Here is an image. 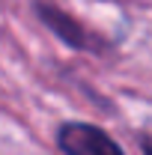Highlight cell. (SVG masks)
Listing matches in <instances>:
<instances>
[{"label":"cell","instance_id":"6da1fadb","mask_svg":"<svg viewBox=\"0 0 152 155\" xmlns=\"http://www.w3.org/2000/svg\"><path fill=\"white\" fill-rule=\"evenodd\" d=\"M57 146L66 155H125L111 134L87 122H66L57 131Z\"/></svg>","mask_w":152,"mask_h":155},{"label":"cell","instance_id":"7a4b0ae2","mask_svg":"<svg viewBox=\"0 0 152 155\" xmlns=\"http://www.w3.org/2000/svg\"><path fill=\"white\" fill-rule=\"evenodd\" d=\"M36 12L45 18V24H48V27H54V33H57L63 42H69L72 48H93V36H90L78 21H72L66 12L54 9L51 3H39Z\"/></svg>","mask_w":152,"mask_h":155},{"label":"cell","instance_id":"3957f363","mask_svg":"<svg viewBox=\"0 0 152 155\" xmlns=\"http://www.w3.org/2000/svg\"><path fill=\"white\" fill-rule=\"evenodd\" d=\"M140 146H143V155H152V137L143 134V137H140Z\"/></svg>","mask_w":152,"mask_h":155}]
</instances>
